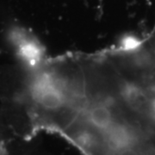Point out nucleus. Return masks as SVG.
Returning a JSON list of instances; mask_svg holds the SVG:
<instances>
[{
  "label": "nucleus",
  "instance_id": "obj_1",
  "mask_svg": "<svg viewBox=\"0 0 155 155\" xmlns=\"http://www.w3.org/2000/svg\"><path fill=\"white\" fill-rule=\"evenodd\" d=\"M33 91L35 99L46 110H58L63 107L67 101L63 84L49 73L41 74L36 79Z\"/></svg>",
  "mask_w": 155,
  "mask_h": 155
},
{
  "label": "nucleus",
  "instance_id": "obj_2",
  "mask_svg": "<svg viewBox=\"0 0 155 155\" xmlns=\"http://www.w3.org/2000/svg\"><path fill=\"white\" fill-rule=\"evenodd\" d=\"M87 118L93 127L104 131L113 124L111 110L105 105H95L91 107L87 113Z\"/></svg>",
  "mask_w": 155,
  "mask_h": 155
},
{
  "label": "nucleus",
  "instance_id": "obj_3",
  "mask_svg": "<svg viewBox=\"0 0 155 155\" xmlns=\"http://www.w3.org/2000/svg\"><path fill=\"white\" fill-rule=\"evenodd\" d=\"M141 44V41L134 35H126L122 37L118 44L117 50L122 53H129L138 49Z\"/></svg>",
  "mask_w": 155,
  "mask_h": 155
},
{
  "label": "nucleus",
  "instance_id": "obj_4",
  "mask_svg": "<svg viewBox=\"0 0 155 155\" xmlns=\"http://www.w3.org/2000/svg\"><path fill=\"white\" fill-rule=\"evenodd\" d=\"M119 155H137V153L131 149H128V148H123L121 150L120 152V154Z\"/></svg>",
  "mask_w": 155,
  "mask_h": 155
}]
</instances>
